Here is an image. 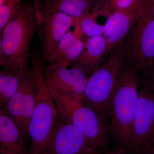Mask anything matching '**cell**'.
I'll return each instance as SVG.
<instances>
[{"mask_svg":"<svg viewBox=\"0 0 154 154\" xmlns=\"http://www.w3.org/2000/svg\"><path fill=\"white\" fill-rule=\"evenodd\" d=\"M125 38L110 51L91 74L82 101L97 113L103 123L108 121L110 105L119 76L125 63Z\"/></svg>","mask_w":154,"mask_h":154,"instance_id":"cell-4","label":"cell"},{"mask_svg":"<svg viewBox=\"0 0 154 154\" xmlns=\"http://www.w3.org/2000/svg\"><path fill=\"white\" fill-rule=\"evenodd\" d=\"M144 0H95L92 12L99 16L107 17L116 11L138 8Z\"/></svg>","mask_w":154,"mask_h":154,"instance_id":"cell-18","label":"cell"},{"mask_svg":"<svg viewBox=\"0 0 154 154\" xmlns=\"http://www.w3.org/2000/svg\"><path fill=\"white\" fill-rule=\"evenodd\" d=\"M144 154H154V152L146 153Z\"/></svg>","mask_w":154,"mask_h":154,"instance_id":"cell-27","label":"cell"},{"mask_svg":"<svg viewBox=\"0 0 154 154\" xmlns=\"http://www.w3.org/2000/svg\"><path fill=\"white\" fill-rule=\"evenodd\" d=\"M36 102L35 78L30 69L23 72L18 91L6 106L2 107L13 119L23 138L29 136V123Z\"/></svg>","mask_w":154,"mask_h":154,"instance_id":"cell-10","label":"cell"},{"mask_svg":"<svg viewBox=\"0 0 154 154\" xmlns=\"http://www.w3.org/2000/svg\"><path fill=\"white\" fill-rule=\"evenodd\" d=\"M97 16L93 13H87L82 17L74 18V34L80 37L81 33L88 36L103 35L105 27L96 22Z\"/></svg>","mask_w":154,"mask_h":154,"instance_id":"cell-19","label":"cell"},{"mask_svg":"<svg viewBox=\"0 0 154 154\" xmlns=\"http://www.w3.org/2000/svg\"><path fill=\"white\" fill-rule=\"evenodd\" d=\"M140 72V85L154 92V61L150 66Z\"/></svg>","mask_w":154,"mask_h":154,"instance_id":"cell-21","label":"cell"},{"mask_svg":"<svg viewBox=\"0 0 154 154\" xmlns=\"http://www.w3.org/2000/svg\"><path fill=\"white\" fill-rule=\"evenodd\" d=\"M97 152L98 151L96 150L91 147H88L79 154H97Z\"/></svg>","mask_w":154,"mask_h":154,"instance_id":"cell-24","label":"cell"},{"mask_svg":"<svg viewBox=\"0 0 154 154\" xmlns=\"http://www.w3.org/2000/svg\"><path fill=\"white\" fill-rule=\"evenodd\" d=\"M35 78L36 102L29 125L31 144L28 154H50V142L57 110L48 87L41 56L31 58Z\"/></svg>","mask_w":154,"mask_h":154,"instance_id":"cell-3","label":"cell"},{"mask_svg":"<svg viewBox=\"0 0 154 154\" xmlns=\"http://www.w3.org/2000/svg\"><path fill=\"white\" fill-rule=\"evenodd\" d=\"M127 150L119 145L110 151L106 152L105 154H127Z\"/></svg>","mask_w":154,"mask_h":154,"instance_id":"cell-22","label":"cell"},{"mask_svg":"<svg viewBox=\"0 0 154 154\" xmlns=\"http://www.w3.org/2000/svg\"><path fill=\"white\" fill-rule=\"evenodd\" d=\"M23 137L13 119L4 108L0 110L1 147L12 154H28Z\"/></svg>","mask_w":154,"mask_h":154,"instance_id":"cell-15","label":"cell"},{"mask_svg":"<svg viewBox=\"0 0 154 154\" xmlns=\"http://www.w3.org/2000/svg\"><path fill=\"white\" fill-rule=\"evenodd\" d=\"M140 7L137 9L113 12L107 17L103 34L107 43L105 58L116 46L126 38Z\"/></svg>","mask_w":154,"mask_h":154,"instance_id":"cell-12","label":"cell"},{"mask_svg":"<svg viewBox=\"0 0 154 154\" xmlns=\"http://www.w3.org/2000/svg\"><path fill=\"white\" fill-rule=\"evenodd\" d=\"M0 154H12L10 152H9L8 151L6 150V149L2 147H1V149H0Z\"/></svg>","mask_w":154,"mask_h":154,"instance_id":"cell-26","label":"cell"},{"mask_svg":"<svg viewBox=\"0 0 154 154\" xmlns=\"http://www.w3.org/2000/svg\"><path fill=\"white\" fill-rule=\"evenodd\" d=\"M88 147H91L82 133L57 110L51 137L50 154H79Z\"/></svg>","mask_w":154,"mask_h":154,"instance_id":"cell-11","label":"cell"},{"mask_svg":"<svg viewBox=\"0 0 154 154\" xmlns=\"http://www.w3.org/2000/svg\"><path fill=\"white\" fill-rule=\"evenodd\" d=\"M154 137V92L141 86L134 118L129 150L143 153Z\"/></svg>","mask_w":154,"mask_h":154,"instance_id":"cell-9","label":"cell"},{"mask_svg":"<svg viewBox=\"0 0 154 154\" xmlns=\"http://www.w3.org/2000/svg\"><path fill=\"white\" fill-rule=\"evenodd\" d=\"M0 71V106L7 105L10 99L18 91L23 72L10 68H2Z\"/></svg>","mask_w":154,"mask_h":154,"instance_id":"cell-17","label":"cell"},{"mask_svg":"<svg viewBox=\"0 0 154 154\" xmlns=\"http://www.w3.org/2000/svg\"><path fill=\"white\" fill-rule=\"evenodd\" d=\"M53 99L57 110L80 131L91 148L98 151L107 147L108 138L105 124L94 109L81 99Z\"/></svg>","mask_w":154,"mask_h":154,"instance_id":"cell-6","label":"cell"},{"mask_svg":"<svg viewBox=\"0 0 154 154\" xmlns=\"http://www.w3.org/2000/svg\"><path fill=\"white\" fill-rule=\"evenodd\" d=\"M138 71L125 63L116 83L110 105L109 131L119 144L129 150L131 128L138 97Z\"/></svg>","mask_w":154,"mask_h":154,"instance_id":"cell-2","label":"cell"},{"mask_svg":"<svg viewBox=\"0 0 154 154\" xmlns=\"http://www.w3.org/2000/svg\"><path fill=\"white\" fill-rule=\"evenodd\" d=\"M85 46L81 38L69 31L58 44L48 66H69L79 57Z\"/></svg>","mask_w":154,"mask_h":154,"instance_id":"cell-14","label":"cell"},{"mask_svg":"<svg viewBox=\"0 0 154 154\" xmlns=\"http://www.w3.org/2000/svg\"><path fill=\"white\" fill-rule=\"evenodd\" d=\"M85 43L82 52L70 65L79 66L91 74L105 60L107 43L103 35L89 37Z\"/></svg>","mask_w":154,"mask_h":154,"instance_id":"cell-13","label":"cell"},{"mask_svg":"<svg viewBox=\"0 0 154 154\" xmlns=\"http://www.w3.org/2000/svg\"><path fill=\"white\" fill-rule=\"evenodd\" d=\"M149 6L154 18V0H147Z\"/></svg>","mask_w":154,"mask_h":154,"instance_id":"cell-25","label":"cell"},{"mask_svg":"<svg viewBox=\"0 0 154 154\" xmlns=\"http://www.w3.org/2000/svg\"><path fill=\"white\" fill-rule=\"evenodd\" d=\"M34 3L42 58L44 63H48L61 39L74 26V18L60 12L41 8L36 0Z\"/></svg>","mask_w":154,"mask_h":154,"instance_id":"cell-7","label":"cell"},{"mask_svg":"<svg viewBox=\"0 0 154 154\" xmlns=\"http://www.w3.org/2000/svg\"><path fill=\"white\" fill-rule=\"evenodd\" d=\"M154 61V18L144 0L125 38V62L141 71Z\"/></svg>","mask_w":154,"mask_h":154,"instance_id":"cell-5","label":"cell"},{"mask_svg":"<svg viewBox=\"0 0 154 154\" xmlns=\"http://www.w3.org/2000/svg\"><path fill=\"white\" fill-rule=\"evenodd\" d=\"M37 30L35 4H22L1 32L0 66L27 70L32 39Z\"/></svg>","mask_w":154,"mask_h":154,"instance_id":"cell-1","label":"cell"},{"mask_svg":"<svg viewBox=\"0 0 154 154\" xmlns=\"http://www.w3.org/2000/svg\"><path fill=\"white\" fill-rule=\"evenodd\" d=\"M149 152H154V137L151 140L148 145L144 151L143 154Z\"/></svg>","mask_w":154,"mask_h":154,"instance_id":"cell-23","label":"cell"},{"mask_svg":"<svg viewBox=\"0 0 154 154\" xmlns=\"http://www.w3.org/2000/svg\"><path fill=\"white\" fill-rule=\"evenodd\" d=\"M36 1L41 8L60 12L73 18L90 12L95 2V0H49L39 3Z\"/></svg>","mask_w":154,"mask_h":154,"instance_id":"cell-16","label":"cell"},{"mask_svg":"<svg viewBox=\"0 0 154 154\" xmlns=\"http://www.w3.org/2000/svg\"><path fill=\"white\" fill-rule=\"evenodd\" d=\"M22 0H5L0 6V31L17 14L22 4Z\"/></svg>","mask_w":154,"mask_h":154,"instance_id":"cell-20","label":"cell"},{"mask_svg":"<svg viewBox=\"0 0 154 154\" xmlns=\"http://www.w3.org/2000/svg\"><path fill=\"white\" fill-rule=\"evenodd\" d=\"M44 74L52 97L82 99L89 77L79 66H48Z\"/></svg>","mask_w":154,"mask_h":154,"instance_id":"cell-8","label":"cell"},{"mask_svg":"<svg viewBox=\"0 0 154 154\" xmlns=\"http://www.w3.org/2000/svg\"><path fill=\"white\" fill-rule=\"evenodd\" d=\"M38 1H49V0H38Z\"/></svg>","mask_w":154,"mask_h":154,"instance_id":"cell-28","label":"cell"}]
</instances>
